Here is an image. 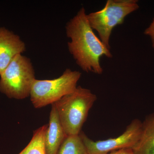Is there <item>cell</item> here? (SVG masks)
<instances>
[{
    "instance_id": "6da1fadb",
    "label": "cell",
    "mask_w": 154,
    "mask_h": 154,
    "mask_svg": "<svg viewBox=\"0 0 154 154\" xmlns=\"http://www.w3.org/2000/svg\"><path fill=\"white\" fill-rule=\"evenodd\" d=\"M87 15L85 9L81 8L67 23L66 35L71 39L68 42V48L78 65L84 71L102 74L103 69L100 58L103 56L110 58L113 56L110 49L94 33Z\"/></svg>"
},
{
    "instance_id": "7a4b0ae2",
    "label": "cell",
    "mask_w": 154,
    "mask_h": 154,
    "mask_svg": "<svg viewBox=\"0 0 154 154\" xmlns=\"http://www.w3.org/2000/svg\"><path fill=\"white\" fill-rule=\"evenodd\" d=\"M97 97L89 89L77 87L54 103L66 135H79Z\"/></svg>"
},
{
    "instance_id": "3957f363",
    "label": "cell",
    "mask_w": 154,
    "mask_h": 154,
    "mask_svg": "<svg viewBox=\"0 0 154 154\" xmlns=\"http://www.w3.org/2000/svg\"><path fill=\"white\" fill-rule=\"evenodd\" d=\"M139 8L137 0H108L102 10L87 14V19L100 40L110 49V37L113 28L122 24L125 17Z\"/></svg>"
},
{
    "instance_id": "277c9868",
    "label": "cell",
    "mask_w": 154,
    "mask_h": 154,
    "mask_svg": "<svg viewBox=\"0 0 154 154\" xmlns=\"http://www.w3.org/2000/svg\"><path fill=\"white\" fill-rule=\"evenodd\" d=\"M0 76V92L10 99H17L30 96L36 79L31 60L22 54L14 58Z\"/></svg>"
},
{
    "instance_id": "5b68a950",
    "label": "cell",
    "mask_w": 154,
    "mask_h": 154,
    "mask_svg": "<svg viewBox=\"0 0 154 154\" xmlns=\"http://www.w3.org/2000/svg\"><path fill=\"white\" fill-rule=\"evenodd\" d=\"M82 75L77 71L67 69L63 74L52 80L35 79L30 91V100L36 108L52 105L63 96L72 93Z\"/></svg>"
},
{
    "instance_id": "8992f818",
    "label": "cell",
    "mask_w": 154,
    "mask_h": 154,
    "mask_svg": "<svg viewBox=\"0 0 154 154\" xmlns=\"http://www.w3.org/2000/svg\"><path fill=\"white\" fill-rule=\"evenodd\" d=\"M142 130V122L135 119L122 134L114 138L94 141L84 132L81 131L79 135L89 154H108L120 149H132L140 139Z\"/></svg>"
},
{
    "instance_id": "52a82bcc",
    "label": "cell",
    "mask_w": 154,
    "mask_h": 154,
    "mask_svg": "<svg viewBox=\"0 0 154 154\" xmlns=\"http://www.w3.org/2000/svg\"><path fill=\"white\" fill-rule=\"evenodd\" d=\"M25 43L18 35L0 27V75L15 57L25 51Z\"/></svg>"
},
{
    "instance_id": "ba28073f",
    "label": "cell",
    "mask_w": 154,
    "mask_h": 154,
    "mask_svg": "<svg viewBox=\"0 0 154 154\" xmlns=\"http://www.w3.org/2000/svg\"><path fill=\"white\" fill-rule=\"evenodd\" d=\"M51 105L49 124L45 135V146L46 154H57L67 135L61 123L55 105Z\"/></svg>"
},
{
    "instance_id": "9c48e42d",
    "label": "cell",
    "mask_w": 154,
    "mask_h": 154,
    "mask_svg": "<svg viewBox=\"0 0 154 154\" xmlns=\"http://www.w3.org/2000/svg\"><path fill=\"white\" fill-rule=\"evenodd\" d=\"M132 149L134 154H154V113L142 122L140 138Z\"/></svg>"
},
{
    "instance_id": "30bf717a",
    "label": "cell",
    "mask_w": 154,
    "mask_h": 154,
    "mask_svg": "<svg viewBox=\"0 0 154 154\" xmlns=\"http://www.w3.org/2000/svg\"><path fill=\"white\" fill-rule=\"evenodd\" d=\"M57 154H89L80 135H67Z\"/></svg>"
},
{
    "instance_id": "8fae6325",
    "label": "cell",
    "mask_w": 154,
    "mask_h": 154,
    "mask_svg": "<svg viewBox=\"0 0 154 154\" xmlns=\"http://www.w3.org/2000/svg\"><path fill=\"white\" fill-rule=\"evenodd\" d=\"M47 127L45 125L34 131L31 140L19 154H46L44 139Z\"/></svg>"
},
{
    "instance_id": "7c38bea8",
    "label": "cell",
    "mask_w": 154,
    "mask_h": 154,
    "mask_svg": "<svg viewBox=\"0 0 154 154\" xmlns=\"http://www.w3.org/2000/svg\"><path fill=\"white\" fill-rule=\"evenodd\" d=\"M144 33L151 38L152 47L154 48V19L148 28L146 29Z\"/></svg>"
},
{
    "instance_id": "4fadbf2b",
    "label": "cell",
    "mask_w": 154,
    "mask_h": 154,
    "mask_svg": "<svg viewBox=\"0 0 154 154\" xmlns=\"http://www.w3.org/2000/svg\"><path fill=\"white\" fill-rule=\"evenodd\" d=\"M108 154H134L132 148H124L110 152Z\"/></svg>"
}]
</instances>
